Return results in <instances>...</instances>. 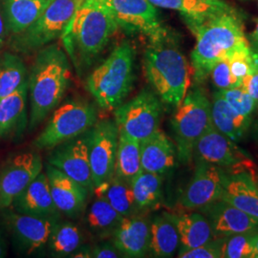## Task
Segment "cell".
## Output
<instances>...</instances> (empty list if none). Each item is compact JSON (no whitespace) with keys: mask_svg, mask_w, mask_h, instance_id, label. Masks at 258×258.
<instances>
[{"mask_svg":"<svg viewBox=\"0 0 258 258\" xmlns=\"http://www.w3.org/2000/svg\"><path fill=\"white\" fill-rule=\"evenodd\" d=\"M70 83L71 65L66 52L56 44L37 51L28 77L29 130L37 128L59 105Z\"/></svg>","mask_w":258,"mask_h":258,"instance_id":"cell-1","label":"cell"},{"mask_svg":"<svg viewBox=\"0 0 258 258\" xmlns=\"http://www.w3.org/2000/svg\"><path fill=\"white\" fill-rule=\"evenodd\" d=\"M188 27L196 37V44L190 55L196 83H203L219 60L249 44L244 34L241 18L231 7Z\"/></svg>","mask_w":258,"mask_h":258,"instance_id":"cell-2","label":"cell"},{"mask_svg":"<svg viewBox=\"0 0 258 258\" xmlns=\"http://www.w3.org/2000/svg\"><path fill=\"white\" fill-rule=\"evenodd\" d=\"M118 28L101 0H83L60 37L79 75L93 64Z\"/></svg>","mask_w":258,"mask_h":258,"instance_id":"cell-3","label":"cell"},{"mask_svg":"<svg viewBox=\"0 0 258 258\" xmlns=\"http://www.w3.org/2000/svg\"><path fill=\"white\" fill-rule=\"evenodd\" d=\"M144 70L163 104L177 108L188 91L190 66L172 32L149 40L144 54Z\"/></svg>","mask_w":258,"mask_h":258,"instance_id":"cell-4","label":"cell"},{"mask_svg":"<svg viewBox=\"0 0 258 258\" xmlns=\"http://www.w3.org/2000/svg\"><path fill=\"white\" fill-rule=\"evenodd\" d=\"M135 51L129 41H122L86 80V89L104 110H114L132 91Z\"/></svg>","mask_w":258,"mask_h":258,"instance_id":"cell-5","label":"cell"},{"mask_svg":"<svg viewBox=\"0 0 258 258\" xmlns=\"http://www.w3.org/2000/svg\"><path fill=\"white\" fill-rule=\"evenodd\" d=\"M212 103L201 88L187 91L171 120L177 158L184 165L194 159V147L212 125Z\"/></svg>","mask_w":258,"mask_h":258,"instance_id":"cell-6","label":"cell"},{"mask_svg":"<svg viewBox=\"0 0 258 258\" xmlns=\"http://www.w3.org/2000/svg\"><path fill=\"white\" fill-rule=\"evenodd\" d=\"M97 121L98 110L93 103L83 98L68 99L52 112L33 145L37 149L50 150L85 133Z\"/></svg>","mask_w":258,"mask_h":258,"instance_id":"cell-7","label":"cell"},{"mask_svg":"<svg viewBox=\"0 0 258 258\" xmlns=\"http://www.w3.org/2000/svg\"><path fill=\"white\" fill-rule=\"evenodd\" d=\"M83 0H51L36 21L20 34L12 36L10 48L32 54L61 37Z\"/></svg>","mask_w":258,"mask_h":258,"instance_id":"cell-8","label":"cell"},{"mask_svg":"<svg viewBox=\"0 0 258 258\" xmlns=\"http://www.w3.org/2000/svg\"><path fill=\"white\" fill-rule=\"evenodd\" d=\"M163 102L153 90L144 89L114 109L119 133L140 143L160 130Z\"/></svg>","mask_w":258,"mask_h":258,"instance_id":"cell-9","label":"cell"},{"mask_svg":"<svg viewBox=\"0 0 258 258\" xmlns=\"http://www.w3.org/2000/svg\"><path fill=\"white\" fill-rule=\"evenodd\" d=\"M196 163H207L231 169L233 173H248L254 181L252 162L231 139L213 126L208 129L196 143L194 150Z\"/></svg>","mask_w":258,"mask_h":258,"instance_id":"cell-10","label":"cell"},{"mask_svg":"<svg viewBox=\"0 0 258 258\" xmlns=\"http://www.w3.org/2000/svg\"><path fill=\"white\" fill-rule=\"evenodd\" d=\"M109 10L118 27L129 35H143L153 39L168 31L159 13L148 0H101Z\"/></svg>","mask_w":258,"mask_h":258,"instance_id":"cell-11","label":"cell"},{"mask_svg":"<svg viewBox=\"0 0 258 258\" xmlns=\"http://www.w3.org/2000/svg\"><path fill=\"white\" fill-rule=\"evenodd\" d=\"M41 157L35 151H21L8 157L0 170V211L9 209L15 199L42 172Z\"/></svg>","mask_w":258,"mask_h":258,"instance_id":"cell-12","label":"cell"},{"mask_svg":"<svg viewBox=\"0 0 258 258\" xmlns=\"http://www.w3.org/2000/svg\"><path fill=\"white\" fill-rule=\"evenodd\" d=\"M119 130L114 120H98L89 139V161L94 188L114 175Z\"/></svg>","mask_w":258,"mask_h":258,"instance_id":"cell-13","label":"cell"},{"mask_svg":"<svg viewBox=\"0 0 258 258\" xmlns=\"http://www.w3.org/2000/svg\"><path fill=\"white\" fill-rule=\"evenodd\" d=\"M90 130L50 149L47 164L55 166L64 174L85 186L94 194L89 161Z\"/></svg>","mask_w":258,"mask_h":258,"instance_id":"cell-14","label":"cell"},{"mask_svg":"<svg viewBox=\"0 0 258 258\" xmlns=\"http://www.w3.org/2000/svg\"><path fill=\"white\" fill-rule=\"evenodd\" d=\"M2 212L15 246L26 255L36 253L46 247L53 228L59 220L21 214L11 208Z\"/></svg>","mask_w":258,"mask_h":258,"instance_id":"cell-15","label":"cell"},{"mask_svg":"<svg viewBox=\"0 0 258 258\" xmlns=\"http://www.w3.org/2000/svg\"><path fill=\"white\" fill-rule=\"evenodd\" d=\"M230 173L221 166L196 163L194 176L184 188L179 204L184 210H201L221 199Z\"/></svg>","mask_w":258,"mask_h":258,"instance_id":"cell-16","label":"cell"},{"mask_svg":"<svg viewBox=\"0 0 258 258\" xmlns=\"http://www.w3.org/2000/svg\"><path fill=\"white\" fill-rule=\"evenodd\" d=\"M45 173L58 212L70 219L79 218L86 209L90 191L83 184L49 164L45 167Z\"/></svg>","mask_w":258,"mask_h":258,"instance_id":"cell-17","label":"cell"},{"mask_svg":"<svg viewBox=\"0 0 258 258\" xmlns=\"http://www.w3.org/2000/svg\"><path fill=\"white\" fill-rule=\"evenodd\" d=\"M200 211L210 221L215 239L257 231L258 220L222 199L204 207Z\"/></svg>","mask_w":258,"mask_h":258,"instance_id":"cell-18","label":"cell"},{"mask_svg":"<svg viewBox=\"0 0 258 258\" xmlns=\"http://www.w3.org/2000/svg\"><path fill=\"white\" fill-rule=\"evenodd\" d=\"M111 237L123 257H144L149 250L150 222L139 214L123 217Z\"/></svg>","mask_w":258,"mask_h":258,"instance_id":"cell-19","label":"cell"},{"mask_svg":"<svg viewBox=\"0 0 258 258\" xmlns=\"http://www.w3.org/2000/svg\"><path fill=\"white\" fill-rule=\"evenodd\" d=\"M10 208L21 214L38 217L60 219L61 215L54 203L45 172H40Z\"/></svg>","mask_w":258,"mask_h":258,"instance_id":"cell-20","label":"cell"},{"mask_svg":"<svg viewBox=\"0 0 258 258\" xmlns=\"http://www.w3.org/2000/svg\"><path fill=\"white\" fill-rule=\"evenodd\" d=\"M28 80L15 92L0 99V140L19 139L27 129Z\"/></svg>","mask_w":258,"mask_h":258,"instance_id":"cell-21","label":"cell"},{"mask_svg":"<svg viewBox=\"0 0 258 258\" xmlns=\"http://www.w3.org/2000/svg\"><path fill=\"white\" fill-rule=\"evenodd\" d=\"M141 165L144 171L166 174L176 165L175 144L162 130L140 143Z\"/></svg>","mask_w":258,"mask_h":258,"instance_id":"cell-22","label":"cell"},{"mask_svg":"<svg viewBox=\"0 0 258 258\" xmlns=\"http://www.w3.org/2000/svg\"><path fill=\"white\" fill-rule=\"evenodd\" d=\"M221 199L258 220L257 185L248 173L229 174Z\"/></svg>","mask_w":258,"mask_h":258,"instance_id":"cell-23","label":"cell"},{"mask_svg":"<svg viewBox=\"0 0 258 258\" xmlns=\"http://www.w3.org/2000/svg\"><path fill=\"white\" fill-rule=\"evenodd\" d=\"M168 214L175 223L180 237V248H195L214 240L210 221L202 213L180 212Z\"/></svg>","mask_w":258,"mask_h":258,"instance_id":"cell-24","label":"cell"},{"mask_svg":"<svg viewBox=\"0 0 258 258\" xmlns=\"http://www.w3.org/2000/svg\"><path fill=\"white\" fill-rule=\"evenodd\" d=\"M180 237L175 223L168 213L155 216L150 222L149 250L154 257H171L179 249Z\"/></svg>","mask_w":258,"mask_h":258,"instance_id":"cell-25","label":"cell"},{"mask_svg":"<svg viewBox=\"0 0 258 258\" xmlns=\"http://www.w3.org/2000/svg\"><path fill=\"white\" fill-rule=\"evenodd\" d=\"M50 0H5L4 18L7 32L20 34L43 13Z\"/></svg>","mask_w":258,"mask_h":258,"instance_id":"cell-26","label":"cell"},{"mask_svg":"<svg viewBox=\"0 0 258 258\" xmlns=\"http://www.w3.org/2000/svg\"><path fill=\"white\" fill-rule=\"evenodd\" d=\"M211 108L212 126L232 141H239L249 128L250 119L241 117L232 110L221 93H215Z\"/></svg>","mask_w":258,"mask_h":258,"instance_id":"cell-27","label":"cell"},{"mask_svg":"<svg viewBox=\"0 0 258 258\" xmlns=\"http://www.w3.org/2000/svg\"><path fill=\"white\" fill-rule=\"evenodd\" d=\"M122 218L123 216L104 197L97 196L86 212L84 223L93 235L100 238H108L112 236Z\"/></svg>","mask_w":258,"mask_h":258,"instance_id":"cell-28","label":"cell"},{"mask_svg":"<svg viewBox=\"0 0 258 258\" xmlns=\"http://www.w3.org/2000/svg\"><path fill=\"white\" fill-rule=\"evenodd\" d=\"M154 6L165 9L175 10L184 16L187 25L230 8L222 0H148Z\"/></svg>","mask_w":258,"mask_h":258,"instance_id":"cell-29","label":"cell"},{"mask_svg":"<svg viewBox=\"0 0 258 258\" xmlns=\"http://www.w3.org/2000/svg\"><path fill=\"white\" fill-rule=\"evenodd\" d=\"M94 194L104 197L123 217L139 214L131 184L119 176L114 174L109 181L96 186Z\"/></svg>","mask_w":258,"mask_h":258,"instance_id":"cell-30","label":"cell"},{"mask_svg":"<svg viewBox=\"0 0 258 258\" xmlns=\"http://www.w3.org/2000/svg\"><path fill=\"white\" fill-rule=\"evenodd\" d=\"M130 184L139 213L156 209L162 202V175L142 170Z\"/></svg>","mask_w":258,"mask_h":258,"instance_id":"cell-31","label":"cell"},{"mask_svg":"<svg viewBox=\"0 0 258 258\" xmlns=\"http://www.w3.org/2000/svg\"><path fill=\"white\" fill-rule=\"evenodd\" d=\"M142 170L140 142L119 133L114 174L131 183Z\"/></svg>","mask_w":258,"mask_h":258,"instance_id":"cell-32","label":"cell"},{"mask_svg":"<svg viewBox=\"0 0 258 258\" xmlns=\"http://www.w3.org/2000/svg\"><path fill=\"white\" fill-rule=\"evenodd\" d=\"M83 244V232L70 221L56 222L48 241L50 251L57 257H68Z\"/></svg>","mask_w":258,"mask_h":258,"instance_id":"cell-33","label":"cell"},{"mask_svg":"<svg viewBox=\"0 0 258 258\" xmlns=\"http://www.w3.org/2000/svg\"><path fill=\"white\" fill-rule=\"evenodd\" d=\"M27 80V68L20 56L10 52L0 55V99L15 92Z\"/></svg>","mask_w":258,"mask_h":258,"instance_id":"cell-34","label":"cell"},{"mask_svg":"<svg viewBox=\"0 0 258 258\" xmlns=\"http://www.w3.org/2000/svg\"><path fill=\"white\" fill-rule=\"evenodd\" d=\"M253 233H237L221 238L222 257L254 258Z\"/></svg>","mask_w":258,"mask_h":258,"instance_id":"cell-35","label":"cell"},{"mask_svg":"<svg viewBox=\"0 0 258 258\" xmlns=\"http://www.w3.org/2000/svg\"><path fill=\"white\" fill-rule=\"evenodd\" d=\"M225 101L241 117L250 119V116L256 106L253 99L240 85L230 89L219 90Z\"/></svg>","mask_w":258,"mask_h":258,"instance_id":"cell-36","label":"cell"},{"mask_svg":"<svg viewBox=\"0 0 258 258\" xmlns=\"http://www.w3.org/2000/svg\"><path fill=\"white\" fill-rule=\"evenodd\" d=\"M210 75L212 76L213 84L219 90L237 87L241 84V83L231 75L229 56L219 60L214 65Z\"/></svg>","mask_w":258,"mask_h":258,"instance_id":"cell-37","label":"cell"},{"mask_svg":"<svg viewBox=\"0 0 258 258\" xmlns=\"http://www.w3.org/2000/svg\"><path fill=\"white\" fill-rule=\"evenodd\" d=\"M178 257L181 258H219L222 257L221 241L212 240L211 242L190 249L180 248Z\"/></svg>","mask_w":258,"mask_h":258,"instance_id":"cell-38","label":"cell"},{"mask_svg":"<svg viewBox=\"0 0 258 258\" xmlns=\"http://www.w3.org/2000/svg\"><path fill=\"white\" fill-rule=\"evenodd\" d=\"M91 257L117 258L122 257V255L115 247L113 242L103 241L93 246L91 249Z\"/></svg>","mask_w":258,"mask_h":258,"instance_id":"cell-39","label":"cell"},{"mask_svg":"<svg viewBox=\"0 0 258 258\" xmlns=\"http://www.w3.org/2000/svg\"><path fill=\"white\" fill-rule=\"evenodd\" d=\"M258 105V70L247 75L240 84Z\"/></svg>","mask_w":258,"mask_h":258,"instance_id":"cell-40","label":"cell"},{"mask_svg":"<svg viewBox=\"0 0 258 258\" xmlns=\"http://www.w3.org/2000/svg\"><path fill=\"white\" fill-rule=\"evenodd\" d=\"M91 249L92 247L89 245H82L75 250L70 257L91 258Z\"/></svg>","mask_w":258,"mask_h":258,"instance_id":"cell-41","label":"cell"},{"mask_svg":"<svg viewBox=\"0 0 258 258\" xmlns=\"http://www.w3.org/2000/svg\"><path fill=\"white\" fill-rule=\"evenodd\" d=\"M7 33L8 32H7V27H6L4 13H1V11H0V49L4 45Z\"/></svg>","mask_w":258,"mask_h":258,"instance_id":"cell-42","label":"cell"},{"mask_svg":"<svg viewBox=\"0 0 258 258\" xmlns=\"http://www.w3.org/2000/svg\"><path fill=\"white\" fill-rule=\"evenodd\" d=\"M251 44H252V47L258 46V22L255 30L251 34Z\"/></svg>","mask_w":258,"mask_h":258,"instance_id":"cell-43","label":"cell"},{"mask_svg":"<svg viewBox=\"0 0 258 258\" xmlns=\"http://www.w3.org/2000/svg\"><path fill=\"white\" fill-rule=\"evenodd\" d=\"M252 242H253V249H254V258H258V232L253 233Z\"/></svg>","mask_w":258,"mask_h":258,"instance_id":"cell-44","label":"cell"},{"mask_svg":"<svg viewBox=\"0 0 258 258\" xmlns=\"http://www.w3.org/2000/svg\"><path fill=\"white\" fill-rule=\"evenodd\" d=\"M5 253H6V248H5V244H4V241H3L1 232H0V258L4 257Z\"/></svg>","mask_w":258,"mask_h":258,"instance_id":"cell-45","label":"cell"},{"mask_svg":"<svg viewBox=\"0 0 258 258\" xmlns=\"http://www.w3.org/2000/svg\"><path fill=\"white\" fill-rule=\"evenodd\" d=\"M251 48H252V49H253V50H254V51H255V52H256V53H258V46L257 47H251Z\"/></svg>","mask_w":258,"mask_h":258,"instance_id":"cell-46","label":"cell"},{"mask_svg":"<svg viewBox=\"0 0 258 258\" xmlns=\"http://www.w3.org/2000/svg\"><path fill=\"white\" fill-rule=\"evenodd\" d=\"M256 133H257V135H258V122H257V124H256Z\"/></svg>","mask_w":258,"mask_h":258,"instance_id":"cell-47","label":"cell"},{"mask_svg":"<svg viewBox=\"0 0 258 258\" xmlns=\"http://www.w3.org/2000/svg\"><path fill=\"white\" fill-rule=\"evenodd\" d=\"M256 185H257V188H258V179L256 180Z\"/></svg>","mask_w":258,"mask_h":258,"instance_id":"cell-48","label":"cell"},{"mask_svg":"<svg viewBox=\"0 0 258 258\" xmlns=\"http://www.w3.org/2000/svg\"><path fill=\"white\" fill-rule=\"evenodd\" d=\"M50 1H51V0H50Z\"/></svg>","mask_w":258,"mask_h":258,"instance_id":"cell-49","label":"cell"}]
</instances>
